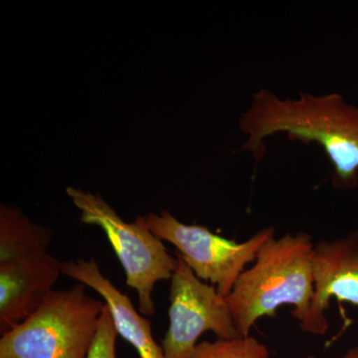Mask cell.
<instances>
[{
    "instance_id": "cell-7",
    "label": "cell",
    "mask_w": 358,
    "mask_h": 358,
    "mask_svg": "<svg viewBox=\"0 0 358 358\" xmlns=\"http://www.w3.org/2000/svg\"><path fill=\"white\" fill-rule=\"evenodd\" d=\"M171 281L169 327L162 341L166 358H190L202 334L219 339L241 338L226 298L213 285L199 279L179 254Z\"/></svg>"
},
{
    "instance_id": "cell-4",
    "label": "cell",
    "mask_w": 358,
    "mask_h": 358,
    "mask_svg": "<svg viewBox=\"0 0 358 358\" xmlns=\"http://www.w3.org/2000/svg\"><path fill=\"white\" fill-rule=\"evenodd\" d=\"M88 287L53 289L30 317L2 334L0 358H87L105 301Z\"/></svg>"
},
{
    "instance_id": "cell-10",
    "label": "cell",
    "mask_w": 358,
    "mask_h": 358,
    "mask_svg": "<svg viewBox=\"0 0 358 358\" xmlns=\"http://www.w3.org/2000/svg\"><path fill=\"white\" fill-rule=\"evenodd\" d=\"M270 352L254 336L202 341L190 358H268Z\"/></svg>"
},
{
    "instance_id": "cell-6",
    "label": "cell",
    "mask_w": 358,
    "mask_h": 358,
    "mask_svg": "<svg viewBox=\"0 0 358 358\" xmlns=\"http://www.w3.org/2000/svg\"><path fill=\"white\" fill-rule=\"evenodd\" d=\"M145 218L155 236L173 244L195 275L210 282L224 298L229 296L245 267L255 261L259 250L275 233V228H264L238 243L205 226L180 222L167 210L148 213Z\"/></svg>"
},
{
    "instance_id": "cell-5",
    "label": "cell",
    "mask_w": 358,
    "mask_h": 358,
    "mask_svg": "<svg viewBox=\"0 0 358 358\" xmlns=\"http://www.w3.org/2000/svg\"><path fill=\"white\" fill-rule=\"evenodd\" d=\"M66 192L81 211V222L99 226L105 232L124 268L127 286L138 294L141 315H154L155 284L171 279L178 258L169 253L164 241L150 229L145 216L126 222L100 194L74 187H68Z\"/></svg>"
},
{
    "instance_id": "cell-3",
    "label": "cell",
    "mask_w": 358,
    "mask_h": 358,
    "mask_svg": "<svg viewBox=\"0 0 358 358\" xmlns=\"http://www.w3.org/2000/svg\"><path fill=\"white\" fill-rule=\"evenodd\" d=\"M52 232L8 205L0 206V334L27 319L62 274L48 253Z\"/></svg>"
},
{
    "instance_id": "cell-12",
    "label": "cell",
    "mask_w": 358,
    "mask_h": 358,
    "mask_svg": "<svg viewBox=\"0 0 358 358\" xmlns=\"http://www.w3.org/2000/svg\"><path fill=\"white\" fill-rule=\"evenodd\" d=\"M308 358H320L317 357H308ZM339 358H358V345L352 346L350 350H348V352Z\"/></svg>"
},
{
    "instance_id": "cell-8",
    "label": "cell",
    "mask_w": 358,
    "mask_h": 358,
    "mask_svg": "<svg viewBox=\"0 0 358 358\" xmlns=\"http://www.w3.org/2000/svg\"><path fill=\"white\" fill-rule=\"evenodd\" d=\"M315 294L301 331L324 336L329 329L326 310L333 299L358 308V229L315 244Z\"/></svg>"
},
{
    "instance_id": "cell-1",
    "label": "cell",
    "mask_w": 358,
    "mask_h": 358,
    "mask_svg": "<svg viewBox=\"0 0 358 358\" xmlns=\"http://www.w3.org/2000/svg\"><path fill=\"white\" fill-rule=\"evenodd\" d=\"M239 127L247 141L242 150L257 160L266 152L264 140L287 134L291 141L315 143L333 164L331 183L339 190L358 185V107L346 103L338 93L282 99L262 89L253 96Z\"/></svg>"
},
{
    "instance_id": "cell-11",
    "label": "cell",
    "mask_w": 358,
    "mask_h": 358,
    "mask_svg": "<svg viewBox=\"0 0 358 358\" xmlns=\"http://www.w3.org/2000/svg\"><path fill=\"white\" fill-rule=\"evenodd\" d=\"M117 336L119 334L115 329L114 319L106 303L99 320L98 331L87 358H117L115 343Z\"/></svg>"
},
{
    "instance_id": "cell-9",
    "label": "cell",
    "mask_w": 358,
    "mask_h": 358,
    "mask_svg": "<svg viewBox=\"0 0 358 358\" xmlns=\"http://www.w3.org/2000/svg\"><path fill=\"white\" fill-rule=\"evenodd\" d=\"M61 268L63 275L86 285L102 296L112 313L117 334L133 346L141 358H166L162 345L152 338L150 320L141 315L129 296L103 275L95 259L64 261Z\"/></svg>"
},
{
    "instance_id": "cell-2",
    "label": "cell",
    "mask_w": 358,
    "mask_h": 358,
    "mask_svg": "<svg viewBox=\"0 0 358 358\" xmlns=\"http://www.w3.org/2000/svg\"><path fill=\"white\" fill-rule=\"evenodd\" d=\"M315 244L306 233L272 237L259 250L254 265L238 278L226 298L240 336H249L257 320L275 317L282 306L301 324L313 294Z\"/></svg>"
}]
</instances>
